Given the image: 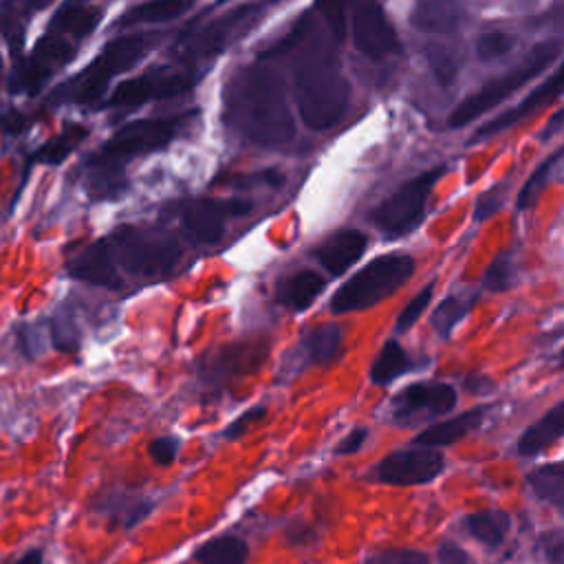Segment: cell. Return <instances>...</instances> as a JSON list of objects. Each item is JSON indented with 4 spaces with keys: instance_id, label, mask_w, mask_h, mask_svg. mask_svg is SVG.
I'll list each match as a JSON object with an SVG mask.
<instances>
[{
    "instance_id": "31",
    "label": "cell",
    "mask_w": 564,
    "mask_h": 564,
    "mask_svg": "<svg viewBox=\"0 0 564 564\" xmlns=\"http://www.w3.org/2000/svg\"><path fill=\"white\" fill-rule=\"evenodd\" d=\"M326 282L319 273L315 271H297L295 275H291L284 286H282V293H280V300L291 306L293 311H306L315 300L317 295L324 291Z\"/></svg>"
},
{
    "instance_id": "37",
    "label": "cell",
    "mask_w": 564,
    "mask_h": 564,
    "mask_svg": "<svg viewBox=\"0 0 564 564\" xmlns=\"http://www.w3.org/2000/svg\"><path fill=\"white\" fill-rule=\"evenodd\" d=\"M513 37L505 31H487L476 40V55L480 62H491L513 48Z\"/></svg>"
},
{
    "instance_id": "12",
    "label": "cell",
    "mask_w": 564,
    "mask_h": 564,
    "mask_svg": "<svg viewBox=\"0 0 564 564\" xmlns=\"http://www.w3.org/2000/svg\"><path fill=\"white\" fill-rule=\"evenodd\" d=\"M260 13H262L260 4L236 7L229 13H223L220 18L212 20L209 24L185 33V37L181 40V51L189 57L216 55L236 37H240L245 31H249L251 24L260 18Z\"/></svg>"
},
{
    "instance_id": "18",
    "label": "cell",
    "mask_w": 564,
    "mask_h": 564,
    "mask_svg": "<svg viewBox=\"0 0 564 564\" xmlns=\"http://www.w3.org/2000/svg\"><path fill=\"white\" fill-rule=\"evenodd\" d=\"M366 247H368V238L364 231L339 229L313 249V258L330 275H341L359 260V256L366 251Z\"/></svg>"
},
{
    "instance_id": "3",
    "label": "cell",
    "mask_w": 564,
    "mask_h": 564,
    "mask_svg": "<svg viewBox=\"0 0 564 564\" xmlns=\"http://www.w3.org/2000/svg\"><path fill=\"white\" fill-rule=\"evenodd\" d=\"M154 42L156 35L150 33H132L110 40L84 70H79L68 82L57 86L51 93L48 101L79 106L95 104L106 93L110 79L141 62L154 48Z\"/></svg>"
},
{
    "instance_id": "7",
    "label": "cell",
    "mask_w": 564,
    "mask_h": 564,
    "mask_svg": "<svg viewBox=\"0 0 564 564\" xmlns=\"http://www.w3.org/2000/svg\"><path fill=\"white\" fill-rule=\"evenodd\" d=\"M77 46L79 44L70 37L46 29V33L31 48V53L13 64V73L9 79L11 93H22L26 97L37 95L44 84L77 55Z\"/></svg>"
},
{
    "instance_id": "13",
    "label": "cell",
    "mask_w": 564,
    "mask_h": 564,
    "mask_svg": "<svg viewBox=\"0 0 564 564\" xmlns=\"http://www.w3.org/2000/svg\"><path fill=\"white\" fill-rule=\"evenodd\" d=\"M445 469V458L441 452L430 447L419 449H399L388 454L379 460L375 467V478L386 485L397 487H410V485H423L441 476Z\"/></svg>"
},
{
    "instance_id": "43",
    "label": "cell",
    "mask_w": 564,
    "mask_h": 564,
    "mask_svg": "<svg viewBox=\"0 0 564 564\" xmlns=\"http://www.w3.org/2000/svg\"><path fill=\"white\" fill-rule=\"evenodd\" d=\"M538 549L542 551V557L546 564H564V535L560 529L546 531L538 540Z\"/></svg>"
},
{
    "instance_id": "50",
    "label": "cell",
    "mask_w": 564,
    "mask_h": 564,
    "mask_svg": "<svg viewBox=\"0 0 564 564\" xmlns=\"http://www.w3.org/2000/svg\"><path fill=\"white\" fill-rule=\"evenodd\" d=\"M26 123H29V119H26L24 115H20V112H7V115L0 119V128H2L4 132H11V134L20 132Z\"/></svg>"
},
{
    "instance_id": "17",
    "label": "cell",
    "mask_w": 564,
    "mask_h": 564,
    "mask_svg": "<svg viewBox=\"0 0 564 564\" xmlns=\"http://www.w3.org/2000/svg\"><path fill=\"white\" fill-rule=\"evenodd\" d=\"M66 271L70 278L95 284V286H106V289L121 286V278L117 273V267L110 256L106 238H99V240L86 245L82 251H77L66 262Z\"/></svg>"
},
{
    "instance_id": "20",
    "label": "cell",
    "mask_w": 564,
    "mask_h": 564,
    "mask_svg": "<svg viewBox=\"0 0 564 564\" xmlns=\"http://www.w3.org/2000/svg\"><path fill=\"white\" fill-rule=\"evenodd\" d=\"M465 18L460 0H419L412 11V24L419 31L452 33Z\"/></svg>"
},
{
    "instance_id": "8",
    "label": "cell",
    "mask_w": 564,
    "mask_h": 564,
    "mask_svg": "<svg viewBox=\"0 0 564 564\" xmlns=\"http://www.w3.org/2000/svg\"><path fill=\"white\" fill-rule=\"evenodd\" d=\"M441 174L443 167H432L403 183L392 196H388L379 207L372 209L370 220L375 223V227L388 238H399L412 231L421 223L430 192Z\"/></svg>"
},
{
    "instance_id": "49",
    "label": "cell",
    "mask_w": 564,
    "mask_h": 564,
    "mask_svg": "<svg viewBox=\"0 0 564 564\" xmlns=\"http://www.w3.org/2000/svg\"><path fill=\"white\" fill-rule=\"evenodd\" d=\"M436 555H438L441 564H469L467 551L463 546H458L456 542H449V540L438 544Z\"/></svg>"
},
{
    "instance_id": "27",
    "label": "cell",
    "mask_w": 564,
    "mask_h": 564,
    "mask_svg": "<svg viewBox=\"0 0 564 564\" xmlns=\"http://www.w3.org/2000/svg\"><path fill=\"white\" fill-rule=\"evenodd\" d=\"M192 4H194V0H145V2L128 9L119 18V26L170 22V20L183 15Z\"/></svg>"
},
{
    "instance_id": "19",
    "label": "cell",
    "mask_w": 564,
    "mask_h": 564,
    "mask_svg": "<svg viewBox=\"0 0 564 564\" xmlns=\"http://www.w3.org/2000/svg\"><path fill=\"white\" fill-rule=\"evenodd\" d=\"M560 88H562V70H555L544 84H540L535 90L529 93V97H524L516 108H509L505 110L502 115H498L496 119H491L489 123H485L478 134L474 139H482V137H489V134H496V132H502L507 130L509 126L522 121L524 117L533 115L535 110H540L542 106H546L551 99H555L560 95Z\"/></svg>"
},
{
    "instance_id": "41",
    "label": "cell",
    "mask_w": 564,
    "mask_h": 564,
    "mask_svg": "<svg viewBox=\"0 0 564 564\" xmlns=\"http://www.w3.org/2000/svg\"><path fill=\"white\" fill-rule=\"evenodd\" d=\"M364 564H427V557L414 549H383L366 557Z\"/></svg>"
},
{
    "instance_id": "15",
    "label": "cell",
    "mask_w": 564,
    "mask_h": 564,
    "mask_svg": "<svg viewBox=\"0 0 564 564\" xmlns=\"http://www.w3.org/2000/svg\"><path fill=\"white\" fill-rule=\"evenodd\" d=\"M267 357V346L264 344H231L227 348H220L216 352H209L198 361V379L205 386L212 388H223L231 383L234 379L253 372L260 361Z\"/></svg>"
},
{
    "instance_id": "34",
    "label": "cell",
    "mask_w": 564,
    "mask_h": 564,
    "mask_svg": "<svg viewBox=\"0 0 564 564\" xmlns=\"http://www.w3.org/2000/svg\"><path fill=\"white\" fill-rule=\"evenodd\" d=\"M465 313H467V304L456 295H447L432 313V326H434L436 335L447 339L452 335L454 326L465 317Z\"/></svg>"
},
{
    "instance_id": "36",
    "label": "cell",
    "mask_w": 564,
    "mask_h": 564,
    "mask_svg": "<svg viewBox=\"0 0 564 564\" xmlns=\"http://www.w3.org/2000/svg\"><path fill=\"white\" fill-rule=\"evenodd\" d=\"M513 282H516L513 258H511V253H500V256L489 264L482 284H485L487 291L502 293V291H507Z\"/></svg>"
},
{
    "instance_id": "2",
    "label": "cell",
    "mask_w": 564,
    "mask_h": 564,
    "mask_svg": "<svg viewBox=\"0 0 564 564\" xmlns=\"http://www.w3.org/2000/svg\"><path fill=\"white\" fill-rule=\"evenodd\" d=\"M350 86L341 70L335 44H308L295 62V101L306 128H333L346 106Z\"/></svg>"
},
{
    "instance_id": "26",
    "label": "cell",
    "mask_w": 564,
    "mask_h": 564,
    "mask_svg": "<svg viewBox=\"0 0 564 564\" xmlns=\"http://www.w3.org/2000/svg\"><path fill=\"white\" fill-rule=\"evenodd\" d=\"M84 187L93 200H112L121 196V192L126 189L123 167H115V165H106L88 159Z\"/></svg>"
},
{
    "instance_id": "5",
    "label": "cell",
    "mask_w": 564,
    "mask_h": 564,
    "mask_svg": "<svg viewBox=\"0 0 564 564\" xmlns=\"http://www.w3.org/2000/svg\"><path fill=\"white\" fill-rule=\"evenodd\" d=\"M560 57V42L557 40H546V42H538L527 57H522L518 62V66H513L511 70L489 79L482 88H478L476 93H471L469 97H465L454 112L449 115V126L452 128H460L467 126L469 121H474L476 117L485 115L487 110H491L494 106H498L500 101H505L511 93H516L518 88H522L524 84H529L533 77H538L544 68H549L555 59Z\"/></svg>"
},
{
    "instance_id": "52",
    "label": "cell",
    "mask_w": 564,
    "mask_h": 564,
    "mask_svg": "<svg viewBox=\"0 0 564 564\" xmlns=\"http://www.w3.org/2000/svg\"><path fill=\"white\" fill-rule=\"evenodd\" d=\"M42 562H44L42 549H29V551H24L20 557H15L9 564H42Z\"/></svg>"
},
{
    "instance_id": "33",
    "label": "cell",
    "mask_w": 564,
    "mask_h": 564,
    "mask_svg": "<svg viewBox=\"0 0 564 564\" xmlns=\"http://www.w3.org/2000/svg\"><path fill=\"white\" fill-rule=\"evenodd\" d=\"M408 370H412V361H410L408 352L401 348V344L390 339L381 346L379 355L375 357V361L370 366V381L375 386H388L397 377L405 375Z\"/></svg>"
},
{
    "instance_id": "40",
    "label": "cell",
    "mask_w": 564,
    "mask_h": 564,
    "mask_svg": "<svg viewBox=\"0 0 564 564\" xmlns=\"http://www.w3.org/2000/svg\"><path fill=\"white\" fill-rule=\"evenodd\" d=\"M51 337H53L55 348H57V350H64V352H73V350H77V346H79L77 328L73 326L70 317H66V315H57V317L51 322Z\"/></svg>"
},
{
    "instance_id": "1",
    "label": "cell",
    "mask_w": 564,
    "mask_h": 564,
    "mask_svg": "<svg viewBox=\"0 0 564 564\" xmlns=\"http://www.w3.org/2000/svg\"><path fill=\"white\" fill-rule=\"evenodd\" d=\"M223 121L260 148H280L295 134L282 79L264 64L245 66L227 79Z\"/></svg>"
},
{
    "instance_id": "11",
    "label": "cell",
    "mask_w": 564,
    "mask_h": 564,
    "mask_svg": "<svg viewBox=\"0 0 564 564\" xmlns=\"http://www.w3.org/2000/svg\"><path fill=\"white\" fill-rule=\"evenodd\" d=\"M196 84V75L183 68H154L139 77L121 82L110 99L106 101L108 108H134L150 99H165L181 93H187Z\"/></svg>"
},
{
    "instance_id": "51",
    "label": "cell",
    "mask_w": 564,
    "mask_h": 564,
    "mask_svg": "<svg viewBox=\"0 0 564 564\" xmlns=\"http://www.w3.org/2000/svg\"><path fill=\"white\" fill-rule=\"evenodd\" d=\"M465 388H467L469 392L482 394V392L491 390V381H489L487 377H482V375H474V377H469V379L465 381Z\"/></svg>"
},
{
    "instance_id": "9",
    "label": "cell",
    "mask_w": 564,
    "mask_h": 564,
    "mask_svg": "<svg viewBox=\"0 0 564 564\" xmlns=\"http://www.w3.org/2000/svg\"><path fill=\"white\" fill-rule=\"evenodd\" d=\"M176 137V123L172 119H137L119 128L90 161L123 167L126 161L139 154L154 152L167 145Z\"/></svg>"
},
{
    "instance_id": "45",
    "label": "cell",
    "mask_w": 564,
    "mask_h": 564,
    "mask_svg": "<svg viewBox=\"0 0 564 564\" xmlns=\"http://www.w3.org/2000/svg\"><path fill=\"white\" fill-rule=\"evenodd\" d=\"M178 445L181 441L176 436H156L152 443H150V458L156 463V465H170L174 458H176V452H178Z\"/></svg>"
},
{
    "instance_id": "25",
    "label": "cell",
    "mask_w": 564,
    "mask_h": 564,
    "mask_svg": "<svg viewBox=\"0 0 564 564\" xmlns=\"http://www.w3.org/2000/svg\"><path fill=\"white\" fill-rule=\"evenodd\" d=\"M341 328L337 324H322L304 333L300 339V352L308 364L328 366L341 352Z\"/></svg>"
},
{
    "instance_id": "23",
    "label": "cell",
    "mask_w": 564,
    "mask_h": 564,
    "mask_svg": "<svg viewBox=\"0 0 564 564\" xmlns=\"http://www.w3.org/2000/svg\"><path fill=\"white\" fill-rule=\"evenodd\" d=\"M564 430V403H555L542 419H538L531 427L522 432L518 438V454L524 458H533L551 447Z\"/></svg>"
},
{
    "instance_id": "28",
    "label": "cell",
    "mask_w": 564,
    "mask_h": 564,
    "mask_svg": "<svg viewBox=\"0 0 564 564\" xmlns=\"http://www.w3.org/2000/svg\"><path fill=\"white\" fill-rule=\"evenodd\" d=\"M88 137V128L82 123H66L62 132L51 137L46 143H42L33 156L29 159L31 163H46V165H59L68 159V154Z\"/></svg>"
},
{
    "instance_id": "30",
    "label": "cell",
    "mask_w": 564,
    "mask_h": 564,
    "mask_svg": "<svg viewBox=\"0 0 564 564\" xmlns=\"http://www.w3.org/2000/svg\"><path fill=\"white\" fill-rule=\"evenodd\" d=\"M527 485L533 489V494L538 498L546 500L557 511H564V465H562V460L546 463V465L529 471Z\"/></svg>"
},
{
    "instance_id": "22",
    "label": "cell",
    "mask_w": 564,
    "mask_h": 564,
    "mask_svg": "<svg viewBox=\"0 0 564 564\" xmlns=\"http://www.w3.org/2000/svg\"><path fill=\"white\" fill-rule=\"evenodd\" d=\"M485 419V408H471L467 412H460L454 419H447L443 423H434L419 432L412 441L414 445L423 447H441V445H452L467 436L471 430H476Z\"/></svg>"
},
{
    "instance_id": "24",
    "label": "cell",
    "mask_w": 564,
    "mask_h": 564,
    "mask_svg": "<svg viewBox=\"0 0 564 564\" xmlns=\"http://www.w3.org/2000/svg\"><path fill=\"white\" fill-rule=\"evenodd\" d=\"M95 507L99 513L108 516L112 524L130 529L152 511V500L128 491H108Z\"/></svg>"
},
{
    "instance_id": "29",
    "label": "cell",
    "mask_w": 564,
    "mask_h": 564,
    "mask_svg": "<svg viewBox=\"0 0 564 564\" xmlns=\"http://www.w3.org/2000/svg\"><path fill=\"white\" fill-rule=\"evenodd\" d=\"M509 524H511L509 513L500 509L474 511L465 518V529L469 531V535L489 549H496L502 544Z\"/></svg>"
},
{
    "instance_id": "42",
    "label": "cell",
    "mask_w": 564,
    "mask_h": 564,
    "mask_svg": "<svg viewBox=\"0 0 564 564\" xmlns=\"http://www.w3.org/2000/svg\"><path fill=\"white\" fill-rule=\"evenodd\" d=\"M264 416H267V405H262V403H258V405H253V408L245 410L240 416H236V419L227 425V430L223 432V438H227V441H236V438L245 436V434H247V430H249L251 425L260 423Z\"/></svg>"
},
{
    "instance_id": "48",
    "label": "cell",
    "mask_w": 564,
    "mask_h": 564,
    "mask_svg": "<svg viewBox=\"0 0 564 564\" xmlns=\"http://www.w3.org/2000/svg\"><path fill=\"white\" fill-rule=\"evenodd\" d=\"M51 2H53V0H2L0 4L7 7L9 11H13L20 20L26 22L29 15H33V13L46 9Z\"/></svg>"
},
{
    "instance_id": "32",
    "label": "cell",
    "mask_w": 564,
    "mask_h": 564,
    "mask_svg": "<svg viewBox=\"0 0 564 564\" xmlns=\"http://www.w3.org/2000/svg\"><path fill=\"white\" fill-rule=\"evenodd\" d=\"M249 546L236 535H218L200 544L194 553L198 564H245Z\"/></svg>"
},
{
    "instance_id": "39",
    "label": "cell",
    "mask_w": 564,
    "mask_h": 564,
    "mask_svg": "<svg viewBox=\"0 0 564 564\" xmlns=\"http://www.w3.org/2000/svg\"><path fill=\"white\" fill-rule=\"evenodd\" d=\"M432 289H434V286L427 284L421 293H416V295L405 304V308L401 311V315H399V319H397V330H399V333L412 328V326L419 322V317L423 315V311L427 308V304H430V300H432Z\"/></svg>"
},
{
    "instance_id": "53",
    "label": "cell",
    "mask_w": 564,
    "mask_h": 564,
    "mask_svg": "<svg viewBox=\"0 0 564 564\" xmlns=\"http://www.w3.org/2000/svg\"><path fill=\"white\" fill-rule=\"evenodd\" d=\"M562 110H557L553 117H551V121H549V126H546V130H544V137H549V134H553V130L560 126V121H562Z\"/></svg>"
},
{
    "instance_id": "47",
    "label": "cell",
    "mask_w": 564,
    "mask_h": 564,
    "mask_svg": "<svg viewBox=\"0 0 564 564\" xmlns=\"http://www.w3.org/2000/svg\"><path fill=\"white\" fill-rule=\"evenodd\" d=\"M368 438V430L366 427H352L335 447V456H350L355 452L361 449V445Z\"/></svg>"
},
{
    "instance_id": "46",
    "label": "cell",
    "mask_w": 564,
    "mask_h": 564,
    "mask_svg": "<svg viewBox=\"0 0 564 564\" xmlns=\"http://www.w3.org/2000/svg\"><path fill=\"white\" fill-rule=\"evenodd\" d=\"M430 62H432V68L436 70L438 82L449 84L452 77L456 75V68H458L456 57L452 53H447V51H436V53L430 51Z\"/></svg>"
},
{
    "instance_id": "44",
    "label": "cell",
    "mask_w": 564,
    "mask_h": 564,
    "mask_svg": "<svg viewBox=\"0 0 564 564\" xmlns=\"http://www.w3.org/2000/svg\"><path fill=\"white\" fill-rule=\"evenodd\" d=\"M502 194H505V181L500 185H496L494 189L485 192L478 200H476V207H474V218L478 223L487 220L489 216H494L500 207H502Z\"/></svg>"
},
{
    "instance_id": "38",
    "label": "cell",
    "mask_w": 564,
    "mask_h": 564,
    "mask_svg": "<svg viewBox=\"0 0 564 564\" xmlns=\"http://www.w3.org/2000/svg\"><path fill=\"white\" fill-rule=\"evenodd\" d=\"M346 4L348 0H315V9L322 13L335 44L346 35Z\"/></svg>"
},
{
    "instance_id": "35",
    "label": "cell",
    "mask_w": 564,
    "mask_h": 564,
    "mask_svg": "<svg viewBox=\"0 0 564 564\" xmlns=\"http://www.w3.org/2000/svg\"><path fill=\"white\" fill-rule=\"evenodd\" d=\"M560 156H562V148H557L551 156H546V161H542V163L538 165V170L531 174V178L524 183V187H522L520 194H518V209H527V207H531V205L538 200L540 192H542L544 185H546L549 172H551L553 163H555Z\"/></svg>"
},
{
    "instance_id": "14",
    "label": "cell",
    "mask_w": 564,
    "mask_h": 564,
    "mask_svg": "<svg viewBox=\"0 0 564 564\" xmlns=\"http://www.w3.org/2000/svg\"><path fill=\"white\" fill-rule=\"evenodd\" d=\"M352 37L357 48L377 62L394 55L401 48L397 31L377 0H359L355 4Z\"/></svg>"
},
{
    "instance_id": "4",
    "label": "cell",
    "mask_w": 564,
    "mask_h": 564,
    "mask_svg": "<svg viewBox=\"0 0 564 564\" xmlns=\"http://www.w3.org/2000/svg\"><path fill=\"white\" fill-rule=\"evenodd\" d=\"M106 242L115 267H121L130 275H167L181 258L178 240L161 229L121 225L110 236H106Z\"/></svg>"
},
{
    "instance_id": "10",
    "label": "cell",
    "mask_w": 564,
    "mask_h": 564,
    "mask_svg": "<svg viewBox=\"0 0 564 564\" xmlns=\"http://www.w3.org/2000/svg\"><path fill=\"white\" fill-rule=\"evenodd\" d=\"M456 405V390L441 381H416L399 390L388 403V421L399 427L430 423Z\"/></svg>"
},
{
    "instance_id": "54",
    "label": "cell",
    "mask_w": 564,
    "mask_h": 564,
    "mask_svg": "<svg viewBox=\"0 0 564 564\" xmlns=\"http://www.w3.org/2000/svg\"><path fill=\"white\" fill-rule=\"evenodd\" d=\"M0 84H2V62H0Z\"/></svg>"
},
{
    "instance_id": "16",
    "label": "cell",
    "mask_w": 564,
    "mask_h": 564,
    "mask_svg": "<svg viewBox=\"0 0 564 564\" xmlns=\"http://www.w3.org/2000/svg\"><path fill=\"white\" fill-rule=\"evenodd\" d=\"M247 200H214L198 198L185 205L183 225L200 242H216L225 231L227 216H240L249 212Z\"/></svg>"
},
{
    "instance_id": "6",
    "label": "cell",
    "mask_w": 564,
    "mask_h": 564,
    "mask_svg": "<svg viewBox=\"0 0 564 564\" xmlns=\"http://www.w3.org/2000/svg\"><path fill=\"white\" fill-rule=\"evenodd\" d=\"M412 271L414 260L408 253L379 256L337 289V293L330 297V311L350 313L368 308L392 295L403 282L410 280Z\"/></svg>"
},
{
    "instance_id": "21",
    "label": "cell",
    "mask_w": 564,
    "mask_h": 564,
    "mask_svg": "<svg viewBox=\"0 0 564 564\" xmlns=\"http://www.w3.org/2000/svg\"><path fill=\"white\" fill-rule=\"evenodd\" d=\"M101 18H104V11L99 7H90L79 0H68L53 15V20L48 22V29L57 31L79 44L84 37H88L97 29Z\"/></svg>"
}]
</instances>
